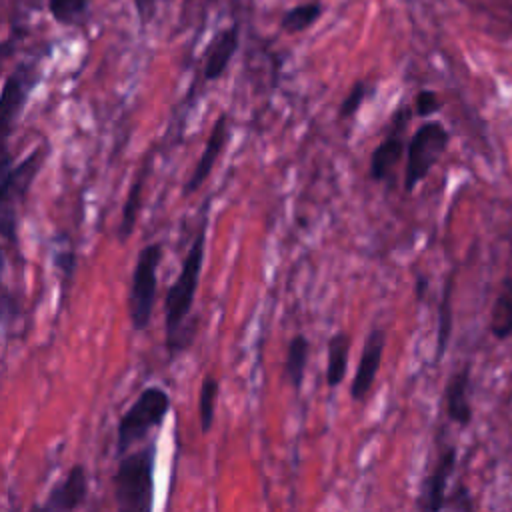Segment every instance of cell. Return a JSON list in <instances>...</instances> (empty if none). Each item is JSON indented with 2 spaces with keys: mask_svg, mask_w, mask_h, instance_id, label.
Returning <instances> with one entry per match:
<instances>
[{
  "mask_svg": "<svg viewBox=\"0 0 512 512\" xmlns=\"http://www.w3.org/2000/svg\"><path fill=\"white\" fill-rule=\"evenodd\" d=\"M46 162V146L32 148L18 164L12 162L8 146H2V182H0V232L6 244H18V210Z\"/></svg>",
  "mask_w": 512,
  "mask_h": 512,
  "instance_id": "cell-3",
  "label": "cell"
},
{
  "mask_svg": "<svg viewBox=\"0 0 512 512\" xmlns=\"http://www.w3.org/2000/svg\"><path fill=\"white\" fill-rule=\"evenodd\" d=\"M172 408L170 394L162 386H146L124 410L116 428V454L122 456L134 444L148 438L150 430L160 428Z\"/></svg>",
  "mask_w": 512,
  "mask_h": 512,
  "instance_id": "cell-4",
  "label": "cell"
},
{
  "mask_svg": "<svg viewBox=\"0 0 512 512\" xmlns=\"http://www.w3.org/2000/svg\"><path fill=\"white\" fill-rule=\"evenodd\" d=\"M366 96H368V84H366L364 80H356V82L350 86V90H348V94L344 96V100L340 102L338 120H348V118H352V116L360 110V106L364 104Z\"/></svg>",
  "mask_w": 512,
  "mask_h": 512,
  "instance_id": "cell-23",
  "label": "cell"
},
{
  "mask_svg": "<svg viewBox=\"0 0 512 512\" xmlns=\"http://www.w3.org/2000/svg\"><path fill=\"white\" fill-rule=\"evenodd\" d=\"M384 346H386V332L382 328H372L364 338L358 368H356L352 384H350V398L354 402H364V398L372 390V384H374L380 364H382Z\"/></svg>",
  "mask_w": 512,
  "mask_h": 512,
  "instance_id": "cell-10",
  "label": "cell"
},
{
  "mask_svg": "<svg viewBox=\"0 0 512 512\" xmlns=\"http://www.w3.org/2000/svg\"><path fill=\"white\" fill-rule=\"evenodd\" d=\"M150 168H152V158L148 154L142 162V168L138 170L136 178L132 180V184L128 188V196H126V202L122 208V218L118 224V240L120 242H126L134 232V226H136V220H138V214L142 208V192H144V184L148 180Z\"/></svg>",
  "mask_w": 512,
  "mask_h": 512,
  "instance_id": "cell-15",
  "label": "cell"
},
{
  "mask_svg": "<svg viewBox=\"0 0 512 512\" xmlns=\"http://www.w3.org/2000/svg\"><path fill=\"white\" fill-rule=\"evenodd\" d=\"M88 498V472L86 466L76 462L64 474L60 482H56L46 500L38 506L44 512H70L80 508Z\"/></svg>",
  "mask_w": 512,
  "mask_h": 512,
  "instance_id": "cell-11",
  "label": "cell"
},
{
  "mask_svg": "<svg viewBox=\"0 0 512 512\" xmlns=\"http://www.w3.org/2000/svg\"><path fill=\"white\" fill-rule=\"evenodd\" d=\"M426 290V278L424 276H418V282H416V292H418V300H422V294Z\"/></svg>",
  "mask_w": 512,
  "mask_h": 512,
  "instance_id": "cell-26",
  "label": "cell"
},
{
  "mask_svg": "<svg viewBox=\"0 0 512 512\" xmlns=\"http://www.w3.org/2000/svg\"><path fill=\"white\" fill-rule=\"evenodd\" d=\"M452 292H454V272L448 276L442 292V300L438 306V336H436V360H440L446 352L452 334Z\"/></svg>",
  "mask_w": 512,
  "mask_h": 512,
  "instance_id": "cell-19",
  "label": "cell"
},
{
  "mask_svg": "<svg viewBox=\"0 0 512 512\" xmlns=\"http://www.w3.org/2000/svg\"><path fill=\"white\" fill-rule=\"evenodd\" d=\"M350 344H352V336L346 330H340L330 336L328 354H326V386L328 388H338L346 378Z\"/></svg>",
  "mask_w": 512,
  "mask_h": 512,
  "instance_id": "cell-16",
  "label": "cell"
},
{
  "mask_svg": "<svg viewBox=\"0 0 512 512\" xmlns=\"http://www.w3.org/2000/svg\"><path fill=\"white\" fill-rule=\"evenodd\" d=\"M206 230H208V220L204 216L188 248V254L184 256L182 268L164 296V332H166L164 344L170 358H176L178 354L188 350L198 330V316L190 318V312L194 306V298L198 292L202 266H204Z\"/></svg>",
  "mask_w": 512,
  "mask_h": 512,
  "instance_id": "cell-1",
  "label": "cell"
},
{
  "mask_svg": "<svg viewBox=\"0 0 512 512\" xmlns=\"http://www.w3.org/2000/svg\"><path fill=\"white\" fill-rule=\"evenodd\" d=\"M442 108V100L434 90H418L414 96V114L420 118H428Z\"/></svg>",
  "mask_w": 512,
  "mask_h": 512,
  "instance_id": "cell-24",
  "label": "cell"
},
{
  "mask_svg": "<svg viewBox=\"0 0 512 512\" xmlns=\"http://www.w3.org/2000/svg\"><path fill=\"white\" fill-rule=\"evenodd\" d=\"M308 356H310L308 338L304 334H294L286 346V360H284V372L294 392H300L302 388Z\"/></svg>",
  "mask_w": 512,
  "mask_h": 512,
  "instance_id": "cell-17",
  "label": "cell"
},
{
  "mask_svg": "<svg viewBox=\"0 0 512 512\" xmlns=\"http://www.w3.org/2000/svg\"><path fill=\"white\" fill-rule=\"evenodd\" d=\"M156 438L120 456L110 478L114 504L122 512H150L154 508Z\"/></svg>",
  "mask_w": 512,
  "mask_h": 512,
  "instance_id": "cell-2",
  "label": "cell"
},
{
  "mask_svg": "<svg viewBox=\"0 0 512 512\" xmlns=\"http://www.w3.org/2000/svg\"><path fill=\"white\" fill-rule=\"evenodd\" d=\"M48 12L60 26H80L90 10V0H46Z\"/></svg>",
  "mask_w": 512,
  "mask_h": 512,
  "instance_id": "cell-22",
  "label": "cell"
},
{
  "mask_svg": "<svg viewBox=\"0 0 512 512\" xmlns=\"http://www.w3.org/2000/svg\"><path fill=\"white\" fill-rule=\"evenodd\" d=\"M454 464H456V450L446 448L438 456L432 472L422 482L420 498L416 502L420 510H440L446 506V486H448V478L454 472Z\"/></svg>",
  "mask_w": 512,
  "mask_h": 512,
  "instance_id": "cell-12",
  "label": "cell"
},
{
  "mask_svg": "<svg viewBox=\"0 0 512 512\" xmlns=\"http://www.w3.org/2000/svg\"><path fill=\"white\" fill-rule=\"evenodd\" d=\"M38 64L28 60V62H18L12 72L4 80L2 88V100H0V142L2 146H8V138L16 128V122L20 120L30 92L34 90L38 82Z\"/></svg>",
  "mask_w": 512,
  "mask_h": 512,
  "instance_id": "cell-7",
  "label": "cell"
},
{
  "mask_svg": "<svg viewBox=\"0 0 512 512\" xmlns=\"http://www.w3.org/2000/svg\"><path fill=\"white\" fill-rule=\"evenodd\" d=\"M238 26H228V28H222L218 30L212 40L208 42L206 46V52H204V80L208 82H214L218 80L226 68L230 66L238 46H240V34H238Z\"/></svg>",
  "mask_w": 512,
  "mask_h": 512,
  "instance_id": "cell-13",
  "label": "cell"
},
{
  "mask_svg": "<svg viewBox=\"0 0 512 512\" xmlns=\"http://www.w3.org/2000/svg\"><path fill=\"white\" fill-rule=\"evenodd\" d=\"M322 14V4L316 2V0H310V2H300L296 6H292L290 10L284 12L282 20H280V26L290 32V34H296V32H302L306 28H310Z\"/></svg>",
  "mask_w": 512,
  "mask_h": 512,
  "instance_id": "cell-20",
  "label": "cell"
},
{
  "mask_svg": "<svg viewBox=\"0 0 512 512\" xmlns=\"http://www.w3.org/2000/svg\"><path fill=\"white\" fill-rule=\"evenodd\" d=\"M410 118H412V110L406 104H402L394 110L384 138L378 142V146L370 154L368 178L372 182H386L394 176V170L400 164V160L408 148L404 134H406Z\"/></svg>",
  "mask_w": 512,
  "mask_h": 512,
  "instance_id": "cell-8",
  "label": "cell"
},
{
  "mask_svg": "<svg viewBox=\"0 0 512 512\" xmlns=\"http://www.w3.org/2000/svg\"><path fill=\"white\" fill-rule=\"evenodd\" d=\"M54 266L58 270V274L64 276L62 280V290H68L70 282H72V276L76 272V254L72 250H60V252H54Z\"/></svg>",
  "mask_w": 512,
  "mask_h": 512,
  "instance_id": "cell-25",
  "label": "cell"
},
{
  "mask_svg": "<svg viewBox=\"0 0 512 512\" xmlns=\"http://www.w3.org/2000/svg\"><path fill=\"white\" fill-rule=\"evenodd\" d=\"M490 332L498 340L512 334V276L502 282V288L490 310Z\"/></svg>",
  "mask_w": 512,
  "mask_h": 512,
  "instance_id": "cell-18",
  "label": "cell"
},
{
  "mask_svg": "<svg viewBox=\"0 0 512 512\" xmlns=\"http://www.w3.org/2000/svg\"><path fill=\"white\" fill-rule=\"evenodd\" d=\"M162 256H164L162 242H150L138 252L128 296H126L128 320L136 332H144L150 326L154 302H156L158 266L162 262Z\"/></svg>",
  "mask_w": 512,
  "mask_h": 512,
  "instance_id": "cell-5",
  "label": "cell"
},
{
  "mask_svg": "<svg viewBox=\"0 0 512 512\" xmlns=\"http://www.w3.org/2000/svg\"><path fill=\"white\" fill-rule=\"evenodd\" d=\"M218 378L214 374H204L198 394V412H200V430L202 434H208L214 426V412H216V398H218Z\"/></svg>",
  "mask_w": 512,
  "mask_h": 512,
  "instance_id": "cell-21",
  "label": "cell"
},
{
  "mask_svg": "<svg viewBox=\"0 0 512 512\" xmlns=\"http://www.w3.org/2000/svg\"><path fill=\"white\" fill-rule=\"evenodd\" d=\"M450 134L446 126L438 120L422 122L408 140L406 148V168H404V190L412 192L430 170L438 164L446 152Z\"/></svg>",
  "mask_w": 512,
  "mask_h": 512,
  "instance_id": "cell-6",
  "label": "cell"
},
{
  "mask_svg": "<svg viewBox=\"0 0 512 512\" xmlns=\"http://www.w3.org/2000/svg\"><path fill=\"white\" fill-rule=\"evenodd\" d=\"M468 386H470V368L462 366L458 372H454L444 390L446 400V412L448 418L460 426H468L472 420V406L468 400Z\"/></svg>",
  "mask_w": 512,
  "mask_h": 512,
  "instance_id": "cell-14",
  "label": "cell"
},
{
  "mask_svg": "<svg viewBox=\"0 0 512 512\" xmlns=\"http://www.w3.org/2000/svg\"><path fill=\"white\" fill-rule=\"evenodd\" d=\"M230 140V116L226 112H220L218 118L214 120L212 128H210V134L206 138V144H204V150L200 154V158L196 160L184 188H182V194L188 196L192 192H196L212 174L222 150L226 148Z\"/></svg>",
  "mask_w": 512,
  "mask_h": 512,
  "instance_id": "cell-9",
  "label": "cell"
}]
</instances>
